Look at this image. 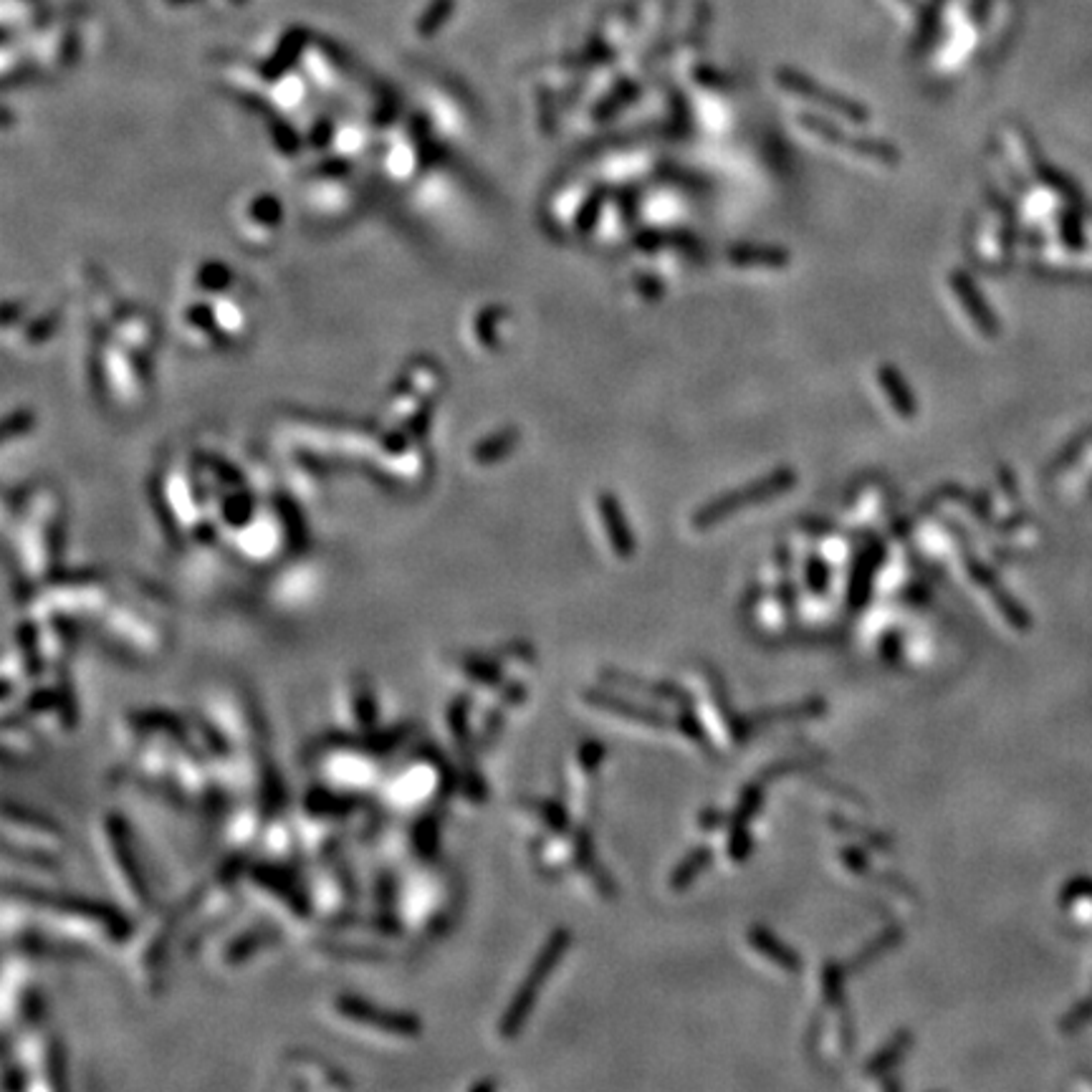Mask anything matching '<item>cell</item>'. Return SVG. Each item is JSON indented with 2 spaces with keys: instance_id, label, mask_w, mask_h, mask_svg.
<instances>
[{
  "instance_id": "f35d334b",
  "label": "cell",
  "mask_w": 1092,
  "mask_h": 1092,
  "mask_svg": "<svg viewBox=\"0 0 1092 1092\" xmlns=\"http://www.w3.org/2000/svg\"><path fill=\"white\" fill-rule=\"evenodd\" d=\"M728 857L734 862L749 860L751 852H754V840H751V832L746 827H728Z\"/></svg>"
},
{
  "instance_id": "bcb514c9",
  "label": "cell",
  "mask_w": 1092,
  "mask_h": 1092,
  "mask_svg": "<svg viewBox=\"0 0 1092 1092\" xmlns=\"http://www.w3.org/2000/svg\"><path fill=\"white\" fill-rule=\"evenodd\" d=\"M698 822H701V827H703V830H706V832H716L718 827H721L723 822H728V820H726V817H723L718 810H703V812H701V820H698Z\"/></svg>"
},
{
  "instance_id": "ffe728a7",
  "label": "cell",
  "mask_w": 1092,
  "mask_h": 1092,
  "mask_svg": "<svg viewBox=\"0 0 1092 1092\" xmlns=\"http://www.w3.org/2000/svg\"><path fill=\"white\" fill-rule=\"evenodd\" d=\"M800 119L807 129H812L817 137L827 139V144H832V147L847 149V152H855V154H860V157H872L880 164H897V159H900V152H897L890 142L852 137V134L847 137L840 127H835V124L825 122V119H820V117H800Z\"/></svg>"
},
{
  "instance_id": "4fadbf2b",
  "label": "cell",
  "mask_w": 1092,
  "mask_h": 1092,
  "mask_svg": "<svg viewBox=\"0 0 1092 1092\" xmlns=\"http://www.w3.org/2000/svg\"><path fill=\"white\" fill-rule=\"evenodd\" d=\"M309 902L319 926H329L357 911V880L344 862L342 850L319 860H309L304 870Z\"/></svg>"
},
{
  "instance_id": "277c9868",
  "label": "cell",
  "mask_w": 1092,
  "mask_h": 1092,
  "mask_svg": "<svg viewBox=\"0 0 1092 1092\" xmlns=\"http://www.w3.org/2000/svg\"><path fill=\"white\" fill-rule=\"evenodd\" d=\"M92 847L104 882L129 916H147L152 911V890L144 877L142 862L134 850V837L119 812H102L92 827Z\"/></svg>"
},
{
  "instance_id": "7bdbcfd3",
  "label": "cell",
  "mask_w": 1092,
  "mask_h": 1092,
  "mask_svg": "<svg viewBox=\"0 0 1092 1092\" xmlns=\"http://www.w3.org/2000/svg\"><path fill=\"white\" fill-rule=\"evenodd\" d=\"M842 860H845V865L850 867L852 872H857V875H865V877H875L872 875V862H870V855H867L865 850H860V845H845L840 850Z\"/></svg>"
},
{
  "instance_id": "ac0fdd59",
  "label": "cell",
  "mask_w": 1092,
  "mask_h": 1092,
  "mask_svg": "<svg viewBox=\"0 0 1092 1092\" xmlns=\"http://www.w3.org/2000/svg\"><path fill=\"white\" fill-rule=\"evenodd\" d=\"M283 1085L291 1090H349L352 1082L339 1067L312 1050H291L281 1057Z\"/></svg>"
},
{
  "instance_id": "f546056e",
  "label": "cell",
  "mask_w": 1092,
  "mask_h": 1092,
  "mask_svg": "<svg viewBox=\"0 0 1092 1092\" xmlns=\"http://www.w3.org/2000/svg\"><path fill=\"white\" fill-rule=\"evenodd\" d=\"M877 382H880L882 395L887 397V402H890V407L897 412V415L916 417V412H919V402H916L914 390L907 387L905 377H902L892 364H882L880 370H877Z\"/></svg>"
},
{
  "instance_id": "2e32d148",
  "label": "cell",
  "mask_w": 1092,
  "mask_h": 1092,
  "mask_svg": "<svg viewBox=\"0 0 1092 1092\" xmlns=\"http://www.w3.org/2000/svg\"><path fill=\"white\" fill-rule=\"evenodd\" d=\"M795 481L797 473L792 471V468H779V471L769 473V476H761L756 478V481L746 483L739 491H728L723 493V496H716L713 501H708L706 506H701L693 513V528H698V531L713 528L716 523H721L723 518H731L736 516V513L746 511V508L756 506V503L781 496V493H786L795 486Z\"/></svg>"
},
{
  "instance_id": "4316f807",
  "label": "cell",
  "mask_w": 1092,
  "mask_h": 1092,
  "mask_svg": "<svg viewBox=\"0 0 1092 1092\" xmlns=\"http://www.w3.org/2000/svg\"><path fill=\"white\" fill-rule=\"evenodd\" d=\"M518 812L531 817V820H536L538 825L543 827V832H570L572 830L570 812H567V807L557 800H547V797H521V800H518Z\"/></svg>"
},
{
  "instance_id": "44dd1931",
  "label": "cell",
  "mask_w": 1092,
  "mask_h": 1092,
  "mask_svg": "<svg viewBox=\"0 0 1092 1092\" xmlns=\"http://www.w3.org/2000/svg\"><path fill=\"white\" fill-rule=\"evenodd\" d=\"M779 84L784 89H790V92H795V94H800V97L810 99V102L822 104V107L832 109V112L840 114V117L852 119V122H865V119H867L865 109L857 107V104L852 102V99L840 97V94H835V92H827V89L817 87V84L812 82V79L800 77V74L781 72L779 74Z\"/></svg>"
},
{
  "instance_id": "d590c367",
  "label": "cell",
  "mask_w": 1092,
  "mask_h": 1092,
  "mask_svg": "<svg viewBox=\"0 0 1092 1092\" xmlns=\"http://www.w3.org/2000/svg\"><path fill=\"white\" fill-rule=\"evenodd\" d=\"M949 281H951V286H954L956 296H959L961 304H964L966 312H969L971 317H974L976 327H981V329H986V332H989V327H991L989 314H986V309L981 307V296H979V291L974 288V283H971L969 278L964 276V273H954V276H951Z\"/></svg>"
},
{
  "instance_id": "5b68a950",
  "label": "cell",
  "mask_w": 1092,
  "mask_h": 1092,
  "mask_svg": "<svg viewBox=\"0 0 1092 1092\" xmlns=\"http://www.w3.org/2000/svg\"><path fill=\"white\" fill-rule=\"evenodd\" d=\"M314 781L357 800H372L385 779V756L364 744L362 736L342 731L322 736L307 754Z\"/></svg>"
},
{
  "instance_id": "b9f144b4",
  "label": "cell",
  "mask_w": 1092,
  "mask_h": 1092,
  "mask_svg": "<svg viewBox=\"0 0 1092 1092\" xmlns=\"http://www.w3.org/2000/svg\"><path fill=\"white\" fill-rule=\"evenodd\" d=\"M807 590L812 595H825L830 590V567L820 560V557H812L807 562Z\"/></svg>"
},
{
  "instance_id": "9c48e42d",
  "label": "cell",
  "mask_w": 1092,
  "mask_h": 1092,
  "mask_svg": "<svg viewBox=\"0 0 1092 1092\" xmlns=\"http://www.w3.org/2000/svg\"><path fill=\"white\" fill-rule=\"evenodd\" d=\"M286 931L276 921L258 914V919H251L243 924L241 914L233 916L228 924H223L211 939L206 941L201 954L208 951V961L216 966L221 974H233V971L248 969L253 961L263 959L278 949Z\"/></svg>"
},
{
  "instance_id": "3957f363",
  "label": "cell",
  "mask_w": 1092,
  "mask_h": 1092,
  "mask_svg": "<svg viewBox=\"0 0 1092 1092\" xmlns=\"http://www.w3.org/2000/svg\"><path fill=\"white\" fill-rule=\"evenodd\" d=\"M456 776V764H451L438 746H417L385 771V779L372 800L392 820H410L422 812L453 805Z\"/></svg>"
},
{
  "instance_id": "7402d4cb",
  "label": "cell",
  "mask_w": 1092,
  "mask_h": 1092,
  "mask_svg": "<svg viewBox=\"0 0 1092 1092\" xmlns=\"http://www.w3.org/2000/svg\"><path fill=\"white\" fill-rule=\"evenodd\" d=\"M582 701H585L587 706L597 708V711L612 713V716L627 718V721L647 723V726H657V728L673 726V718H668L665 713L657 711V708H642V706H637V703H630V701H625V698L615 696V693L600 691V688H592V691L582 693Z\"/></svg>"
},
{
  "instance_id": "603a6c76",
  "label": "cell",
  "mask_w": 1092,
  "mask_h": 1092,
  "mask_svg": "<svg viewBox=\"0 0 1092 1092\" xmlns=\"http://www.w3.org/2000/svg\"><path fill=\"white\" fill-rule=\"evenodd\" d=\"M597 511H600L602 526H605L607 538L612 543V552H615L620 560H630L635 555V536L630 531V523H627L625 513H622L620 501H617L612 493H600L597 498Z\"/></svg>"
},
{
  "instance_id": "7a4b0ae2",
  "label": "cell",
  "mask_w": 1092,
  "mask_h": 1092,
  "mask_svg": "<svg viewBox=\"0 0 1092 1092\" xmlns=\"http://www.w3.org/2000/svg\"><path fill=\"white\" fill-rule=\"evenodd\" d=\"M463 890L456 872L443 862H415L397 872L395 919L402 939L431 944L453 929Z\"/></svg>"
},
{
  "instance_id": "5bb4252c",
  "label": "cell",
  "mask_w": 1092,
  "mask_h": 1092,
  "mask_svg": "<svg viewBox=\"0 0 1092 1092\" xmlns=\"http://www.w3.org/2000/svg\"><path fill=\"white\" fill-rule=\"evenodd\" d=\"M112 602V587L94 572H82V575L62 577V580L56 577L48 580L28 605H31V612H56V615H67L79 622H97Z\"/></svg>"
},
{
  "instance_id": "d6986e66",
  "label": "cell",
  "mask_w": 1092,
  "mask_h": 1092,
  "mask_svg": "<svg viewBox=\"0 0 1092 1092\" xmlns=\"http://www.w3.org/2000/svg\"><path fill=\"white\" fill-rule=\"evenodd\" d=\"M288 543H291V533L283 528L278 516L248 518L243 526H238L236 533V550L251 565H268V562L278 560Z\"/></svg>"
},
{
  "instance_id": "8d00e7d4",
  "label": "cell",
  "mask_w": 1092,
  "mask_h": 1092,
  "mask_svg": "<svg viewBox=\"0 0 1092 1092\" xmlns=\"http://www.w3.org/2000/svg\"><path fill=\"white\" fill-rule=\"evenodd\" d=\"M845 966L835 964V961L825 964V971H822V991H825L827 1004L837 1006L842 1014H845Z\"/></svg>"
},
{
  "instance_id": "74e56055",
  "label": "cell",
  "mask_w": 1092,
  "mask_h": 1092,
  "mask_svg": "<svg viewBox=\"0 0 1092 1092\" xmlns=\"http://www.w3.org/2000/svg\"><path fill=\"white\" fill-rule=\"evenodd\" d=\"M832 825L837 827V832H845V835L855 837L857 842H862L865 847H870V850H877V852H892V842L887 840V837L877 835V832H870L865 830L862 825H857V822H850V820H842V817H832Z\"/></svg>"
},
{
  "instance_id": "c3c4849f",
  "label": "cell",
  "mask_w": 1092,
  "mask_h": 1092,
  "mask_svg": "<svg viewBox=\"0 0 1092 1092\" xmlns=\"http://www.w3.org/2000/svg\"><path fill=\"white\" fill-rule=\"evenodd\" d=\"M496 1087H498L496 1080H478V1082H473V1085H468V1090H471V1092H483V1090L491 1092V1090H496Z\"/></svg>"
},
{
  "instance_id": "e0dca14e",
  "label": "cell",
  "mask_w": 1092,
  "mask_h": 1092,
  "mask_svg": "<svg viewBox=\"0 0 1092 1092\" xmlns=\"http://www.w3.org/2000/svg\"><path fill=\"white\" fill-rule=\"evenodd\" d=\"M334 731L364 736L380 726V698L370 676L349 673L334 691Z\"/></svg>"
},
{
  "instance_id": "4dcf8cb0",
  "label": "cell",
  "mask_w": 1092,
  "mask_h": 1092,
  "mask_svg": "<svg viewBox=\"0 0 1092 1092\" xmlns=\"http://www.w3.org/2000/svg\"><path fill=\"white\" fill-rule=\"evenodd\" d=\"M916 1037L911 1029H900L897 1032L892 1040H887L885 1045L877 1050V1055L872 1057L870 1062L865 1065V1075L867 1077H882L887 1075V1072L892 1070V1067H897L902 1062V1057H905V1052L914 1047Z\"/></svg>"
},
{
  "instance_id": "d4e9b609",
  "label": "cell",
  "mask_w": 1092,
  "mask_h": 1092,
  "mask_svg": "<svg viewBox=\"0 0 1092 1092\" xmlns=\"http://www.w3.org/2000/svg\"><path fill=\"white\" fill-rule=\"evenodd\" d=\"M882 557H885L882 543L872 541V547H865V550H862V555L855 560V570H852L850 590H847V607H850L852 612H860L862 607L867 605V600H870L872 580H875L877 567L882 565Z\"/></svg>"
},
{
  "instance_id": "30bf717a",
  "label": "cell",
  "mask_w": 1092,
  "mask_h": 1092,
  "mask_svg": "<svg viewBox=\"0 0 1092 1092\" xmlns=\"http://www.w3.org/2000/svg\"><path fill=\"white\" fill-rule=\"evenodd\" d=\"M97 630L112 650L129 660H157L167 647V630L162 622H157L147 607L117 597L97 620Z\"/></svg>"
},
{
  "instance_id": "ab89813d",
  "label": "cell",
  "mask_w": 1092,
  "mask_h": 1092,
  "mask_svg": "<svg viewBox=\"0 0 1092 1092\" xmlns=\"http://www.w3.org/2000/svg\"><path fill=\"white\" fill-rule=\"evenodd\" d=\"M605 756H607L605 744H600V741H595V739H587V741H582L580 749H577V764H580V769L585 771V774H595L597 766L605 761Z\"/></svg>"
},
{
  "instance_id": "60d3db41",
  "label": "cell",
  "mask_w": 1092,
  "mask_h": 1092,
  "mask_svg": "<svg viewBox=\"0 0 1092 1092\" xmlns=\"http://www.w3.org/2000/svg\"><path fill=\"white\" fill-rule=\"evenodd\" d=\"M673 726H676L678 731H681L683 736H688L691 741L706 746V728L701 726V721L696 718L693 708H681V713L673 718Z\"/></svg>"
},
{
  "instance_id": "836d02e7",
  "label": "cell",
  "mask_w": 1092,
  "mask_h": 1092,
  "mask_svg": "<svg viewBox=\"0 0 1092 1092\" xmlns=\"http://www.w3.org/2000/svg\"><path fill=\"white\" fill-rule=\"evenodd\" d=\"M900 941H902V931L897 929V926H892V929L882 931V934L877 936V939L872 941V944H867L865 949L860 951V954L852 956V959L847 961V964H845L847 974H857V971L867 969V966L875 964V961L880 959V956H885L887 951L895 949V946L900 944Z\"/></svg>"
},
{
  "instance_id": "83f0119b",
  "label": "cell",
  "mask_w": 1092,
  "mask_h": 1092,
  "mask_svg": "<svg viewBox=\"0 0 1092 1092\" xmlns=\"http://www.w3.org/2000/svg\"><path fill=\"white\" fill-rule=\"evenodd\" d=\"M827 713V703L822 701V698H805V701L800 703H792V706H781V708H766V711H759V713H751V716H746V721H749L751 731H759V728L769 726V723L774 721H810V718H820Z\"/></svg>"
},
{
  "instance_id": "ba28073f",
  "label": "cell",
  "mask_w": 1092,
  "mask_h": 1092,
  "mask_svg": "<svg viewBox=\"0 0 1092 1092\" xmlns=\"http://www.w3.org/2000/svg\"><path fill=\"white\" fill-rule=\"evenodd\" d=\"M327 1016L337 1029L377 1045H410L422 1037V1019L412 1011L392 1009L354 994H337L327 1004Z\"/></svg>"
},
{
  "instance_id": "8992f818",
  "label": "cell",
  "mask_w": 1092,
  "mask_h": 1092,
  "mask_svg": "<svg viewBox=\"0 0 1092 1092\" xmlns=\"http://www.w3.org/2000/svg\"><path fill=\"white\" fill-rule=\"evenodd\" d=\"M301 865H286L266 857H251L243 880V895L256 914L276 921L283 931H301L317 924L309 902Z\"/></svg>"
},
{
  "instance_id": "e575fe53",
  "label": "cell",
  "mask_w": 1092,
  "mask_h": 1092,
  "mask_svg": "<svg viewBox=\"0 0 1092 1092\" xmlns=\"http://www.w3.org/2000/svg\"><path fill=\"white\" fill-rule=\"evenodd\" d=\"M761 805H764V781L759 779L741 792L734 815L728 817V827H749L751 820L759 815Z\"/></svg>"
},
{
  "instance_id": "1f68e13d",
  "label": "cell",
  "mask_w": 1092,
  "mask_h": 1092,
  "mask_svg": "<svg viewBox=\"0 0 1092 1092\" xmlns=\"http://www.w3.org/2000/svg\"><path fill=\"white\" fill-rule=\"evenodd\" d=\"M728 261L739 268H784L790 253L774 246H736L728 251Z\"/></svg>"
},
{
  "instance_id": "6da1fadb",
  "label": "cell",
  "mask_w": 1092,
  "mask_h": 1092,
  "mask_svg": "<svg viewBox=\"0 0 1092 1092\" xmlns=\"http://www.w3.org/2000/svg\"><path fill=\"white\" fill-rule=\"evenodd\" d=\"M23 926H33L77 956L124 949L134 931L122 905L6 880L3 934H16Z\"/></svg>"
},
{
  "instance_id": "7dc6e473",
  "label": "cell",
  "mask_w": 1092,
  "mask_h": 1092,
  "mask_svg": "<svg viewBox=\"0 0 1092 1092\" xmlns=\"http://www.w3.org/2000/svg\"><path fill=\"white\" fill-rule=\"evenodd\" d=\"M448 11H451V0H438L436 6L431 8V13H428L426 18H422V28H428V31H431V28L436 26V23H441L438 18H441L443 13H448Z\"/></svg>"
},
{
  "instance_id": "9a60e30c",
  "label": "cell",
  "mask_w": 1092,
  "mask_h": 1092,
  "mask_svg": "<svg viewBox=\"0 0 1092 1092\" xmlns=\"http://www.w3.org/2000/svg\"><path fill=\"white\" fill-rule=\"evenodd\" d=\"M64 847H67V832L58 822L36 810L6 802L3 807V850L62 857Z\"/></svg>"
},
{
  "instance_id": "cb8c5ba5",
  "label": "cell",
  "mask_w": 1092,
  "mask_h": 1092,
  "mask_svg": "<svg viewBox=\"0 0 1092 1092\" xmlns=\"http://www.w3.org/2000/svg\"><path fill=\"white\" fill-rule=\"evenodd\" d=\"M602 683L612 688H630V691L647 693L652 698H660V701L676 703L678 708H693V698L688 696V691H683L681 686H673L665 681H645V678H637L632 673H620V671H602L600 673Z\"/></svg>"
},
{
  "instance_id": "f1b7e54d",
  "label": "cell",
  "mask_w": 1092,
  "mask_h": 1092,
  "mask_svg": "<svg viewBox=\"0 0 1092 1092\" xmlns=\"http://www.w3.org/2000/svg\"><path fill=\"white\" fill-rule=\"evenodd\" d=\"M749 941H751V946L764 956V959L774 961L779 969L790 971V974H800L802 971V956L797 954L792 946H786L784 941L776 939V936L771 934L769 929H764V926H754V929L749 931Z\"/></svg>"
},
{
  "instance_id": "8fae6325",
  "label": "cell",
  "mask_w": 1092,
  "mask_h": 1092,
  "mask_svg": "<svg viewBox=\"0 0 1092 1092\" xmlns=\"http://www.w3.org/2000/svg\"><path fill=\"white\" fill-rule=\"evenodd\" d=\"M6 1057L26 1075L28 1090H67V1055L64 1045L43 1024L6 1032Z\"/></svg>"
},
{
  "instance_id": "d6a6232c",
  "label": "cell",
  "mask_w": 1092,
  "mask_h": 1092,
  "mask_svg": "<svg viewBox=\"0 0 1092 1092\" xmlns=\"http://www.w3.org/2000/svg\"><path fill=\"white\" fill-rule=\"evenodd\" d=\"M711 862H713V850L708 845H698L696 850L688 852V855L678 862L676 870H673V875H671L673 890H686L688 885H693V882L698 880V875H701Z\"/></svg>"
},
{
  "instance_id": "7c38bea8",
  "label": "cell",
  "mask_w": 1092,
  "mask_h": 1092,
  "mask_svg": "<svg viewBox=\"0 0 1092 1092\" xmlns=\"http://www.w3.org/2000/svg\"><path fill=\"white\" fill-rule=\"evenodd\" d=\"M572 946V931L570 929H557L555 934L547 939V944L538 949L536 959L528 966L526 976L521 979V984L513 991L511 1001L506 1004V1009L501 1011L496 1021V1035L501 1042H513L521 1029L526 1026V1021L531 1019L533 1006H536L538 994H541V986L550 981V976L555 974V969L560 966V961L565 959V954Z\"/></svg>"
},
{
  "instance_id": "52a82bcc",
  "label": "cell",
  "mask_w": 1092,
  "mask_h": 1092,
  "mask_svg": "<svg viewBox=\"0 0 1092 1092\" xmlns=\"http://www.w3.org/2000/svg\"><path fill=\"white\" fill-rule=\"evenodd\" d=\"M179 926H183V900L177 905L149 911L142 916V926H134L132 936L124 944V956L139 989L149 996H157L164 989V976L172 949L179 944Z\"/></svg>"
},
{
  "instance_id": "f6af8a7d",
  "label": "cell",
  "mask_w": 1092,
  "mask_h": 1092,
  "mask_svg": "<svg viewBox=\"0 0 1092 1092\" xmlns=\"http://www.w3.org/2000/svg\"><path fill=\"white\" fill-rule=\"evenodd\" d=\"M900 652H902V640L897 632H887L885 637H882L880 642V655L882 660L887 662H897L900 660Z\"/></svg>"
},
{
  "instance_id": "ee69618b",
  "label": "cell",
  "mask_w": 1092,
  "mask_h": 1092,
  "mask_svg": "<svg viewBox=\"0 0 1092 1092\" xmlns=\"http://www.w3.org/2000/svg\"><path fill=\"white\" fill-rule=\"evenodd\" d=\"M807 766H812V761H805V759H790V761H779V764H774V766H766V771H764V774H761V776H759V779H761V781H764V784H766V781H774V779H779V776H784V774H792V771L807 769Z\"/></svg>"
},
{
  "instance_id": "484cf974",
  "label": "cell",
  "mask_w": 1092,
  "mask_h": 1092,
  "mask_svg": "<svg viewBox=\"0 0 1092 1092\" xmlns=\"http://www.w3.org/2000/svg\"><path fill=\"white\" fill-rule=\"evenodd\" d=\"M38 754L36 723L16 713H3V756L6 761H28Z\"/></svg>"
}]
</instances>
